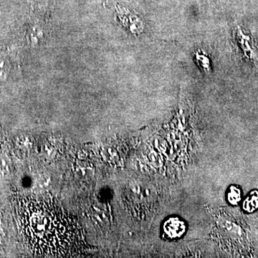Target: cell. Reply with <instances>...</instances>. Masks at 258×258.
Here are the masks:
<instances>
[{
	"label": "cell",
	"instance_id": "cell-4",
	"mask_svg": "<svg viewBox=\"0 0 258 258\" xmlns=\"http://www.w3.org/2000/svg\"><path fill=\"white\" fill-rule=\"evenodd\" d=\"M258 207V194L257 193H252L251 196L245 200L244 209L248 212H253Z\"/></svg>",
	"mask_w": 258,
	"mask_h": 258
},
{
	"label": "cell",
	"instance_id": "cell-5",
	"mask_svg": "<svg viewBox=\"0 0 258 258\" xmlns=\"http://www.w3.org/2000/svg\"><path fill=\"white\" fill-rule=\"evenodd\" d=\"M241 193L240 190L236 187H231L229 189L228 193H227V199L229 202L232 204H238L240 199H241Z\"/></svg>",
	"mask_w": 258,
	"mask_h": 258
},
{
	"label": "cell",
	"instance_id": "cell-1",
	"mask_svg": "<svg viewBox=\"0 0 258 258\" xmlns=\"http://www.w3.org/2000/svg\"><path fill=\"white\" fill-rule=\"evenodd\" d=\"M22 225L29 248L43 258H77L88 251L83 228L75 217L51 200L24 204Z\"/></svg>",
	"mask_w": 258,
	"mask_h": 258
},
{
	"label": "cell",
	"instance_id": "cell-6",
	"mask_svg": "<svg viewBox=\"0 0 258 258\" xmlns=\"http://www.w3.org/2000/svg\"><path fill=\"white\" fill-rule=\"evenodd\" d=\"M196 60H197L198 64L204 70H209V61L207 57H206L204 55L199 54V53H196Z\"/></svg>",
	"mask_w": 258,
	"mask_h": 258
},
{
	"label": "cell",
	"instance_id": "cell-2",
	"mask_svg": "<svg viewBox=\"0 0 258 258\" xmlns=\"http://www.w3.org/2000/svg\"><path fill=\"white\" fill-rule=\"evenodd\" d=\"M164 234L170 239L180 238L186 230L185 222L177 217H171L166 221L164 227Z\"/></svg>",
	"mask_w": 258,
	"mask_h": 258
},
{
	"label": "cell",
	"instance_id": "cell-3",
	"mask_svg": "<svg viewBox=\"0 0 258 258\" xmlns=\"http://www.w3.org/2000/svg\"><path fill=\"white\" fill-rule=\"evenodd\" d=\"M238 36L239 41H240L239 43L242 45V48H243L245 56L254 61L258 60L257 53H256V50L253 48V45L251 44L249 37L248 35H245L240 30V27H238Z\"/></svg>",
	"mask_w": 258,
	"mask_h": 258
}]
</instances>
